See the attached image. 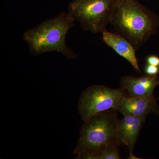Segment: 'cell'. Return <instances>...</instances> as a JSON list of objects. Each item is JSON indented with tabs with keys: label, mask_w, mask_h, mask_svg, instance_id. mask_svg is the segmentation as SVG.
I'll use <instances>...</instances> for the list:
<instances>
[{
	"label": "cell",
	"mask_w": 159,
	"mask_h": 159,
	"mask_svg": "<svg viewBox=\"0 0 159 159\" xmlns=\"http://www.w3.org/2000/svg\"><path fill=\"white\" fill-rule=\"evenodd\" d=\"M110 24L138 51L159 27V17L137 0H120Z\"/></svg>",
	"instance_id": "cell-1"
},
{
	"label": "cell",
	"mask_w": 159,
	"mask_h": 159,
	"mask_svg": "<svg viewBox=\"0 0 159 159\" xmlns=\"http://www.w3.org/2000/svg\"><path fill=\"white\" fill-rule=\"evenodd\" d=\"M115 109L101 112L85 121L73 154L77 159H96L102 150L119 143L117 135L119 120Z\"/></svg>",
	"instance_id": "cell-2"
},
{
	"label": "cell",
	"mask_w": 159,
	"mask_h": 159,
	"mask_svg": "<svg viewBox=\"0 0 159 159\" xmlns=\"http://www.w3.org/2000/svg\"><path fill=\"white\" fill-rule=\"evenodd\" d=\"M75 20L70 13L61 12L54 18L48 20L23 34L32 55L51 51L61 53L68 59H76L77 55L66 45V38L70 29L75 26Z\"/></svg>",
	"instance_id": "cell-3"
},
{
	"label": "cell",
	"mask_w": 159,
	"mask_h": 159,
	"mask_svg": "<svg viewBox=\"0 0 159 159\" xmlns=\"http://www.w3.org/2000/svg\"><path fill=\"white\" fill-rule=\"evenodd\" d=\"M120 0H73L68 12L83 30L93 34L106 30Z\"/></svg>",
	"instance_id": "cell-4"
},
{
	"label": "cell",
	"mask_w": 159,
	"mask_h": 159,
	"mask_svg": "<svg viewBox=\"0 0 159 159\" xmlns=\"http://www.w3.org/2000/svg\"><path fill=\"white\" fill-rule=\"evenodd\" d=\"M127 96L120 88L113 89L103 85L89 87L81 94L78 103V110L84 122L101 112L116 109L122 97Z\"/></svg>",
	"instance_id": "cell-5"
},
{
	"label": "cell",
	"mask_w": 159,
	"mask_h": 159,
	"mask_svg": "<svg viewBox=\"0 0 159 159\" xmlns=\"http://www.w3.org/2000/svg\"><path fill=\"white\" fill-rule=\"evenodd\" d=\"M119 84L129 97L152 98L155 97V89L159 85V77L157 75H142L140 77L125 75L121 78Z\"/></svg>",
	"instance_id": "cell-6"
},
{
	"label": "cell",
	"mask_w": 159,
	"mask_h": 159,
	"mask_svg": "<svg viewBox=\"0 0 159 159\" xmlns=\"http://www.w3.org/2000/svg\"><path fill=\"white\" fill-rule=\"evenodd\" d=\"M155 97H122L117 105L116 110L124 115H130L144 118L149 114L157 112L158 109Z\"/></svg>",
	"instance_id": "cell-7"
},
{
	"label": "cell",
	"mask_w": 159,
	"mask_h": 159,
	"mask_svg": "<svg viewBox=\"0 0 159 159\" xmlns=\"http://www.w3.org/2000/svg\"><path fill=\"white\" fill-rule=\"evenodd\" d=\"M123 118L119 120L117 135L120 144L126 145L129 151V159L135 158L134 149L140 130L145 119L124 115Z\"/></svg>",
	"instance_id": "cell-8"
},
{
	"label": "cell",
	"mask_w": 159,
	"mask_h": 159,
	"mask_svg": "<svg viewBox=\"0 0 159 159\" xmlns=\"http://www.w3.org/2000/svg\"><path fill=\"white\" fill-rule=\"evenodd\" d=\"M102 40L117 54L125 58L135 70L141 73L136 55V50L128 40L117 33H111L107 30L102 32Z\"/></svg>",
	"instance_id": "cell-9"
},
{
	"label": "cell",
	"mask_w": 159,
	"mask_h": 159,
	"mask_svg": "<svg viewBox=\"0 0 159 159\" xmlns=\"http://www.w3.org/2000/svg\"><path fill=\"white\" fill-rule=\"evenodd\" d=\"M119 146L112 145L102 150L97 155L96 159H120Z\"/></svg>",
	"instance_id": "cell-10"
},
{
	"label": "cell",
	"mask_w": 159,
	"mask_h": 159,
	"mask_svg": "<svg viewBox=\"0 0 159 159\" xmlns=\"http://www.w3.org/2000/svg\"><path fill=\"white\" fill-rule=\"evenodd\" d=\"M144 72L146 75L156 76L159 74V67L146 63L144 67Z\"/></svg>",
	"instance_id": "cell-11"
},
{
	"label": "cell",
	"mask_w": 159,
	"mask_h": 159,
	"mask_svg": "<svg viewBox=\"0 0 159 159\" xmlns=\"http://www.w3.org/2000/svg\"><path fill=\"white\" fill-rule=\"evenodd\" d=\"M146 63L159 67V57L155 55H149L146 59Z\"/></svg>",
	"instance_id": "cell-12"
},
{
	"label": "cell",
	"mask_w": 159,
	"mask_h": 159,
	"mask_svg": "<svg viewBox=\"0 0 159 159\" xmlns=\"http://www.w3.org/2000/svg\"><path fill=\"white\" fill-rule=\"evenodd\" d=\"M157 114H158V115H159V106L158 107V109L157 111Z\"/></svg>",
	"instance_id": "cell-13"
},
{
	"label": "cell",
	"mask_w": 159,
	"mask_h": 159,
	"mask_svg": "<svg viewBox=\"0 0 159 159\" xmlns=\"http://www.w3.org/2000/svg\"><path fill=\"white\" fill-rule=\"evenodd\" d=\"M148 1H149V0H148Z\"/></svg>",
	"instance_id": "cell-14"
}]
</instances>
